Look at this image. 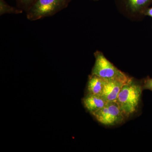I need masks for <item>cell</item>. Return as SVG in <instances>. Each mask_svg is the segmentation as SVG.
Returning a JSON list of instances; mask_svg holds the SVG:
<instances>
[{
  "mask_svg": "<svg viewBox=\"0 0 152 152\" xmlns=\"http://www.w3.org/2000/svg\"><path fill=\"white\" fill-rule=\"evenodd\" d=\"M143 90L142 85L132 79L122 88L116 102L125 118H127L137 111Z\"/></svg>",
  "mask_w": 152,
  "mask_h": 152,
  "instance_id": "cell-1",
  "label": "cell"
},
{
  "mask_svg": "<svg viewBox=\"0 0 152 152\" xmlns=\"http://www.w3.org/2000/svg\"><path fill=\"white\" fill-rule=\"evenodd\" d=\"M94 55L95 62L92 70V75L105 80H115L126 83L132 80V78L116 67L102 52L96 51Z\"/></svg>",
  "mask_w": 152,
  "mask_h": 152,
  "instance_id": "cell-2",
  "label": "cell"
},
{
  "mask_svg": "<svg viewBox=\"0 0 152 152\" xmlns=\"http://www.w3.org/2000/svg\"><path fill=\"white\" fill-rule=\"evenodd\" d=\"M72 0H37L26 12L30 21L51 17L66 9Z\"/></svg>",
  "mask_w": 152,
  "mask_h": 152,
  "instance_id": "cell-3",
  "label": "cell"
},
{
  "mask_svg": "<svg viewBox=\"0 0 152 152\" xmlns=\"http://www.w3.org/2000/svg\"><path fill=\"white\" fill-rule=\"evenodd\" d=\"M92 115L99 123L107 126L121 124L126 118L116 101L108 102L102 108Z\"/></svg>",
  "mask_w": 152,
  "mask_h": 152,
  "instance_id": "cell-4",
  "label": "cell"
},
{
  "mask_svg": "<svg viewBox=\"0 0 152 152\" xmlns=\"http://www.w3.org/2000/svg\"><path fill=\"white\" fill-rule=\"evenodd\" d=\"M117 4L131 15H144L152 0H116Z\"/></svg>",
  "mask_w": 152,
  "mask_h": 152,
  "instance_id": "cell-5",
  "label": "cell"
},
{
  "mask_svg": "<svg viewBox=\"0 0 152 152\" xmlns=\"http://www.w3.org/2000/svg\"><path fill=\"white\" fill-rule=\"evenodd\" d=\"M125 84L115 80H107L101 96L107 102L116 101L120 91Z\"/></svg>",
  "mask_w": 152,
  "mask_h": 152,
  "instance_id": "cell-6",
  "label": "cell"
},
{
  "mask_svg": "<svg viewBox=\"0 0 152 152\" xmlns=\"http://www.w3.org/2000/svg\"><path fill=\"white\" fill-rule=\"evenodd\" d=\"M86 109L92 115L104 107L108 102L101 96L87 94L83 99Z\"/></svg>",
  "mask_w": 152,
  "mask_h": 152,
  "instance_id": "cell-7",
  "label": "cell"
},
{
  "mask_svg": "<svg viewBox=\"0 0 152 152\" xmlns=\"http://www.w3.org/2000/svg\"><path fill=\"white\" fill-rule=\"evenodd\" d=\"M107 80L95 75L89 76L87 83L88 94L101 96Z\"/></svg>",
  "mask_w": 152,
  "mask_h": 152,
  "instance_id": "cell-8",
  "label": "cell"
},
{
  "mask_svg": "<svg viewBox=\"0 0 152 152\" xmlns=\"http://www.w3.org/2000/svg\"><path fill=\"white\" fill-rule=\"evenodd\" d=\"M24 11L18 7H12L5 0H0V15L6 14L18 15L23 13Z\"/></svg>",
  "mask_w": 152,
  "mask_h": 152,
  "instance_id": "cell-9",
  "label": "cell"
},
{
  "mask_svg": "<svg viewBox=\"0 0 152 152\" xmlns=\"http://www.w3.org/2000/svg\"><path fill=\"white\" fill-rule=\"evenodd\" d=\"M37 0H15L17 7L26 13L31 7Z\"/></svg>",
  "mask_w": 152,
  "mask_h": 152,
  "instance_id": "cell-10",
  "label": "cell"
},
{
  "mask_svg": "<svg viewBox=\"0 0 152 152\" xmlns=\"http://www.w3.org/2000/svg\"><path fill=\"white\" fill-rule=\"evenodd\" d=\"M142 88L143 90H148L152 91V78H151L148 77L144 80L142 84Z\"/></svg>",
  "mask_w": 152,
  "mask_h": 152,
  "instance_id": "cell-11",
  "label": "cell"
},
{
  "mask_svg": "<svg viewBox=\"0 0 152 152\" xmlns=\"http://www.w3.org/2000/svg\"><path fill=\"white\" fill-rule=\"evenodd\" d=\"M144 15L152 18V7L147 9L144 12Z\"/></svg>",
  "mask_w": 152,
  "mask_h": 152,
  "instance_id": "cell-12",
  "label": "cell"
},
{
  "mask_svg": "<svg viewBox=\"0 0 152 152\" xmlns=\"http://www.w3.org/2000/svg\"><path fill=\"white\" fill-rule=\"evenodd\" d=\"M93 1H99V0H92Z\"/></svg>",
  "mask_w": 152,
  "mask_h": 152,
  "instance_id": "cell-13",
  "label": "cell"
}]
</instances>
